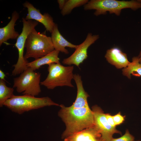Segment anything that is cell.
<instances>
[{"mask_svg":"<svg viewBox=\"0 0 141 141\" xmlns=\"http://www.w3.org/2000/svg\"><path fill=\"white\" fill-rule=\"evenodd\" d=\"M74 80L77 88L76 99L70 106L66 107L63 104L60 105L61 108L58 113L66 126L62 135V138L64 139L73 134L94 126L93 112L87 102L89 96L84 90L81 77L76 76Z\"/></svg>","mask_w":141,"mask_h":141,"instance_id":"1","label":"cell"},{"mask_svg":"<svg viewBox=\"0 0 141 141\" xmlns=\"http://www.w3.org/2000/svg\"><path fill=\"white\" fill-rule=\"evenodd\" d=\"M4 105L13 112L21 114L25 112L46 106H60V105L48 97H37L30 95H24L21 96L14 95L6 101Z\"/></svg>","mask_w":141,"mask_h":141,"instance_id":"2","label":"cell"},{"mask_svg":"<svg viewBox=\"0 0 141 141\" xmlns=\"http://www.w3.org/2000/svg\"><path fill=\"white\" fill-rule=\"evenodd\" d=\"M125 8L134 10L141 8V0H91L84 5L85 10H95L94 14L96 16L106 14L108 11L119 16L122 10Z\"/></svg>","mask_w":141,"mask_h":141,"instance_id":"3","label":"cell"},{"mask_svg":"<svg viewBox=\"0 0 141 141\" xmlns=\"http://www.w3.org/2000/svg\"><path fill=\"white\" fill-rule=\"evenodd\" d=\"M25 47L26 51L24 57L26 60L31 57L38 59L55 50L51 37L46 36L45 32H38L35 29L28 36Z\"/></svg>","mask_w":141,"mask_h":141,"instance_id":"4","label":"cell"},{"mask_svg":"<svg viewBox=\"0 0 141 141\" xmlns=\"http://www.w3.org/2000/svg\"><path fill=\"white\" fill-rule=\"evenodd\" d=\"M48 65L49 73L46 79L40 84L49 89L64 86L73 87L71 80L73 79V66L65 67L60 63H52Z\"/></svg>","mask_w":141,"mask_h":141,"instance_id":"5","label":"cell"},{"mask_svg":"<svg viewBox=\"0 0 141 141\" xmlns=\"http://www.w3.org/2000/svg\"><path fill=\"white\" fill-rule=\"evenodd\" d=\"M41 74L28 67L18 77L14 79L13 87L19 93L34 96L41 92Z\"/></svg>","mask_w":141,"mask_h":141,"instance_id":"6","label":"cell"},{"mask_svg":"<svg viewBox=\"0 0 141 141\" xmlns=\"http://www.w3.org/2000/svg\"><path fill=\"white\" fill-rule=\"evenodd\" d=\"M22 19L23 27L22 32L15 44L18 51L19 57L16 63L13 66L14 68L12 73L13 76L21 74L28 67L27 64L28 62L25 59L24 55L25 44L29 35L38 24L37 21L26 20L24 18Z\"/></svg>","mask_w":141,"mask_h":141,"instance_id":"7","label":"cell"},{"mask_svg":"<svg viewBox=\"0 0 141 141\" xmlns=\"http://www.w3.org/2000/svg\"><path fill=\"white\" fill-rule=\"evenodd\" d=\"M95 127L101 135L104 141H109L113 138L115 133L121 135V132L111 126L108 122L102 109L97 105L92 107Z\"/></svg>","mask_w":141,"mask_h":141,"instance_id":"8","label":"cell"},{"mask_svg":"<svg viewBox=\"0 0 141 141\" xmlns=\"http://www.w3.org/2000/svg\"><path fill=\"white\" fill-rule=\"evenodd\" d=\"M99 38L98 35H93L91 33H89L84 41L78 45L75 51L70 56L63 60L62 63L69 65L73 64L79 67L87 58V51L89 47Z\"/></svg>","mask_w":141,"mask_h":141,"instance_id":"9","label":"cell"},{"mask_svg":"<svg viewBox=\"0 0 141 141\" xmlns=\"http://www.w3.org/2000/svg\"><path fill=\"white\" fill-rule=\"evenodd\" d=\"M25 7L27 9L28 13L25 18L26 20H36L42 24L46 31L51 33L55 24L52 18L48 14H42L39 10L37 9L31 3L26 2L23 4Z\"/></svg>","mask_w":141,"mask_h":141,"instance_id":"10","label":"cell"},{"mask_svg":"<svg viewBox=\"0 0 141 141\" xmlns=\"http://www.w3.org/2000/svg\"><path fill=\"white\" fill-rule=\"evenodd\" d=\"M64 141H104L101 134L93 126L75 133L64 139Z\"/></svg>","mask_w":141,"mask_h":141,"instance_id":"11","label":"cell"},{"mask_svg":"<svg viewBox=\"0 0 141 141\" xmlns=\"http://www.w3.org/2000/svg\"><path fill=\"white\" fill-rule=\"evenodd\" d=\"M105 57L109 63L118 69L127 67L130 62L126 54L117 48L108 50Z\"/></svg>","mask_w":141,"mask_h":141,"instance_id":"12","label":"cell"},{"mask_svg":"<svg viewBox=\"0 0 141 141\" xmlns=\"http://www.w3.org/2000/svg\"><path fill=\"white\" fill-rule=\"evenodd\" d=\"M19 18L18 13L16 11L12 14L11 19L7 25L0 28V45L10 39H17L20 34L14 29L15 24Z\"/></svg>","mask_w":141,"mask_h":141,"instance_id":"13","label":"cell"},{"mask_svg":"<svg viewBox=\"0 0 141 141\" xmlns=\"http://www.w3.org/2000/svg\"><path fill=\"white\" fill-rule=\"evenodd\" d=\"M51 33V37L55 50L67 54L69 52L66 47L75 49L77 47L78 45L71 43L62 36L59 31L57 24H55Z\"/></svg>","mask_w":141,"mask_h":141,"instance_id":"14","label":"cell"},{"mask_svg":"<svg viewBox=\"0 0 141 141\" xmlns=\"http://www.w3.org/2000/svg\"><path fill=\"white\" fill-rule=\"evenodd\" d=\"M59 52V51L54 50L41 58L28 62L27 64V67H30L35 71L44 65H49L53 63H60L58 57Z\"/></svg>","mask_w":141,"mask_h":141,"instance_id":"15","label":"cell"},{"mask_svg":"<svg viewBox=\"0 0 141 141\" xmlns=\"http://www.w3.org/2000/svg\"><path fill=\"white\" fill-rule=\"evenodd\" d=\"M122 71L123 74L130 79L131 74L136 77H141V64L139 62L138 57H133L132 62Z\"/></svg>","mask_w":141,"mask_h":141,"instance_id":"16","label":"cell"},{"mask_svg":"<svg viewBox=\"0 0 141 141\" xmlns=\"http://www.w3.org/2000/svg\"><path fill=\"white\" fill-rule=\"evenodd\" d=\"M13 88L7 86L4 80H0V107H2L6 101L14 95Z\"/></svg>","mask_w":141,"mask_h":141,"instance_id":"17","label":"cell"},{"mask_svg":"<svg viewBox=\"0 0 141 141\" xmlns=\"http://www.w3.org/2000/svg\"><path fill=\"white\" fill-rule=\"evenodd\" d=\"M88 0H68L67 1L61 13L63 16L70 14L74 8L84 5L88 2Z\"/></svg>","mask_w":141,"mask_h":141,"instance_id":"18","label":"cell"},{"mask_svg":"<svg viewBox=\"0 0 141 141\" xmlns=\"http://www.w3.org/2000/svg\"><path fill=\"white\" fill-rule=\"evenodd\" d=\"M134 137L127 130L123 136L118 138H113L109 141H134Z\"/></svg>","mask_w":141,"mask_h":141,"instance_id":"19","label":"cell"},{"mask_svg":"<svg viewBox=\"0 0 141 141\" xmlns=\"http://www.w3.org/2000/svg\"><path fill=\"white\" fill-rule=\"evenodd\" d=\"M114 122L116 126L119 125L123 122L125 120V116L121 115L120 112L113 116Z\"/></svg>","mask_w":141,"mask_h":141,"instance_id":"20","label":"cell"},{"mask_svg":"<svg viewBox=\"0 0 141 141\" xmlns=\"http://www.w3.org/2000/svg\"><path fill=\"white\" fill-rule=\"evenodd\" d=\"M106 116L107 120L109 123L112 126L116 127L114 120L113 116L109 114H106Z\"/></svg>","mask_w":141,"mask_h":141,"instance_id":"21","label":"cell"},{"mask_svg":"<svg viewBox=\"0 0 141 141\" xmlns=\"http://www.w3.org/2000/svg\"><path fill=\"white\" fill-rule=\"evenodd\" d=\"M67 1L66 0H58L57 2L59 5L60 9L61 10L64 7Z\"/></svg>","mask_w":141,"mask_h":141,"instance_id":"22","label":"cell"},{"mask_svg":"<svg viewBox=\"0 0 141 141\" xmlns=\"http://www.w3.org/2000/svg\"><path fill=\"white\" fill-rule=\"evenodd\" d=\"M5 75L3 72L1 70H0V79L3 80H5Z\"/></svg>","mask_w":141,"mask_h":141,"instance_id":"23","label":"cell"},{"mask_svg":"<svg viewBox=\"0 0 141 141\" xmlns=\"http://www.w3.org/2000/svg\"><path fill=\"white\" fill-rule=\"evenodd\" d=\"M139 62L141 64V51H140L139 56Z\"/></svg>","mask_w":141,"mask_h":141,"instance_id":"24","label":"cell"},{"mask_svg":"<svg viewBox=\"0 0 141 141\" xmlns=\"http://www.w3.org/2000/svg\"><path fill=\"white\" fill-rule=\"evenodd\" d=\"M140 141V140H137V141Z\"/></svg>","mask_w":141,"mask_h":141,"instance_id":"25","label":"cell"}]
</instances>
